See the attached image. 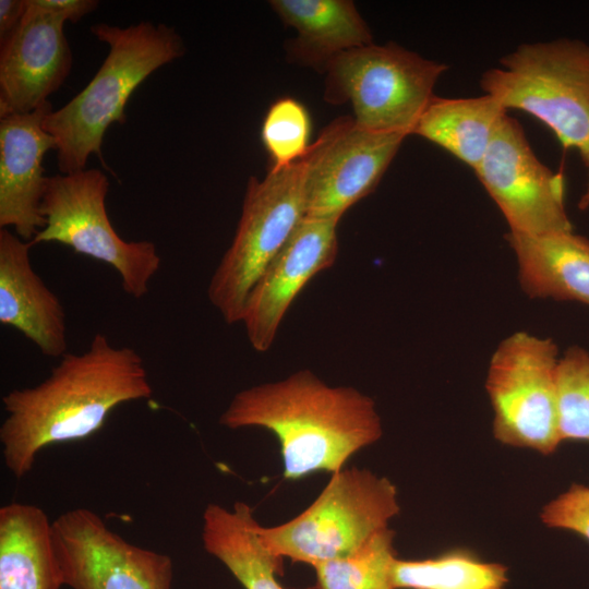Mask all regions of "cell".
Segmentation results:
<instances>
[{
  "instance_id": "obj_1",
  "label": "cell",
  "mask_w": 589,
  "mask_h": 589,
  "mask_svg": "<svg viewBox=\"0 0 589 589\" xmlns=\"http://www.w3.org/2000/svg\"><path fill=\"white\" fill-rule=\"evenodd\" d=\"M153 392L140 353L98 333L84 352L63 354L43 382L2 397L3 462L22 479L41 449L91 436L116 407L148 399Z\"/></svg>"
},
{
  "instance_id": "obj_2",
  "label": "cell",
  "mask_w": 589,
  "mask_h": 589,
  "mask_svg": "<svg viewBox=\"0 0 589 589\" xmlns=\"http://www.w3.org/2000/svg\"><path fill=\"white\" fill-rule=\"evenodd\" d=\"M229 429L263 428L279 441L287 480L341 470L382 437L374 400L349 386H329L310 370L238 392L219 418Z\"/></svg>"
},
{
  "instance_id": "obj_3",
  "label": "cell",
  "mask_w": 589,
  "mask_h": 589,
  "mask_svg": "<svg viewBox=\"0 0 589 589\" xmlns=\"http://www.w3.org/2000/svg\"><path fill=\"white\" fill-rule=\"evenodd\" d=\"M91 33L108 45L107 57L91 82L43 122L55 139L61 173L85 170L93 154L107 168L101 152L107 129L127 122L125 105L141 83L185 52L180 34L165 23L142 21L128 27L98 23Z\"/></svg>"
},
{
  "instance_id": "obj_4",
  "label": "cell",
  "mask_w": 589,
  "mask_h": 589,
  "mask_svg": "<svg viewBox=\"0 0 589 589\" xmlns=\"http://www.w3.org/2000/svg\"><path fill=\"white\" fill-rule=\"evenodd\" d=\"M484 72L481 88L507 111L544 123L564 148L589 152V46L575 39L524 44Z\"/></svg>"
},
{
  "instance_id": "obj_5",
  "label": "cell",
  "mask_w": 589,
  "mask_h": 589,
  "mask_svg": "<svg viewBox=\"0 0 589 589\" xmlns=\"http://www.w3.org/2000/svg\"><path fill=\"white\" fill-rule=\"evenodd\" d=\"M399 513L394 483L368 469L342 468L301 514L275 527H259L277 557L312 566L349 555Z\"/></svg>"
},
{
  "instance_id": "obj_6",
  "label": "cell",
  "mask_w": 589,
  "mask_h": 589,
  "mask_svg": "<svg viewBox=\"0 0 589 589\" xmlns=\"http://www.w3.org/2000/svg\"><path fill=\"white\" fill-rule=\"evenodd\" d=\"M446 70V64L395 43L370 44L327 64L324 98L335 105L350 103L362 129L410 135Z\"/></svg>"
},
{
  "instance_id": "obj_7",
  "label": "cell",
  "mask_w": 589,
  "mask_h": 589,
  "mask_svg": "<svg viewBox=\"0 0 589 589\" xmlns=\"http://www.w3.org/2000/svg\"><path fill=\"white\" fill-rule=\"evenodd\" d=\"M305 166L306 155L272 168L262 180L248 181L232 242L207 288L209 302L227 324L242 321L254 285L305 216Z\"/></svg>"
},
{
  "instance_id": "obj_8",
  "label": "cell",
  "mask_w": 589,
  "mask_h": 589,
  "mask_svg": "<svg viewBox=\"0 0 589 589\" xmlns=\"http://www.w3.org/2000/svg\"><path fill=\"white\" fill-rule=\"evenodd\" d=\"M108 190L107 176L96 168L47 177L40 203L46 224L31 242L62 243L110 265L120 275L124 292L141 299L161 257L154 242L127 241L118 235L106 211Z\"/></svg>"
},
{
  "instance_id": "obj_9",
  "label": "cell",
  "mask_w": 589,
  "mask_h": 589,
  "mask_svg": "<svg viewBox=\"0 0 589 589\" xmlns=\"http://www.w3.org/2000/svg\"><path fill=\"white\" fill-rule=\"evenodd\" d=\"M558 348L551 338L516 332L491 357L485 389L493 434L508 446L552 454L558 431Z\"/></svg>"
},
{
  "instance_id": "obj_10",
  "label": "cell",
  "mask_w": 589,
  "mask_h": 589,
  "mask_svg": "<svg viewBox=\"0 0 589 589\" xmlns=\"http://www.w3.org/2000/svg\"><path fill=\"white\" fill-rule=\"evenodd\" d=\"M474 172L509 231L531 236L573 231L564 176L538 159L517 120L504 117Z\"/></svg>"
},
{
  "instance_id": "obj_11",
  "label": "cell",
  "mask_w": 589,
  "mask_h": 589,
  "mask_svg": "<svg viewBox=\"0 0 589 589\" xmlns=\"http://www.w3.org/2000/svg\"><path fill=\"white\" fill-rule=\"evenodd\" d=\"M63 584L72 589H171L167 554L137 546L94 510L79 507L52 521Z\"/></svg>"
},
{
  "instance_id": "obj_12",
  "label": "cell",
  "mask_w": 589,
  "mask_h": 589,
  "mask_svg": "<svg viewBox=\"0 0 589 589\" xmlns=\"http://www.w3.org/2000/svg\"><path fill=\"white\" fill-rule=\"evenodd\" d=\"M407 136L362 129L352 117L335 119L306 154L305 215L340 220L376 188Z\"/></svg>"
},
{
  "instance_id": "obj_13",
  "label": "cell",
  "mask_w": 589,
  "mask_h": 589,
  "mask_svg": "<svg viewBox=\"0 0 589 589\" xmlns=\"http://www.w3.org/2000/svg\"><path fill=\"white\" fill-rule=\"evenodd\" d=\"M61 12L26 0L17 28L0 44V118L41 107L70 74L73 57Z\"/></svg>"
},
{
  "instance_id": "obj_14",
  "label": "cell",
  "mask_w": 589,
  "mask_h": 589,
  "mask_svg": "<svg viewBox=\"0 0 589 589\" xmlns=\"http://www.w3.org/2000/svg\"><path fill=\"white\" fill-rule=\"evenodd\" d=\"M339 220L304 216L254 285L242 316L252 348L267 351L304 286L329 268L338 254Z\"/></svg>"
},
{
  "instance_id": "obj_15",
  "label": "cell",
  "mask_w": 589,
  "mask_h": 589,
  "mask_svg": "<svg viewBox=\"0 0 589 589\" xmlns=\"http://www.w3.org/2000/svg\"><path fill=\"white\" fill-rule=\"evenodd\" d=\"M51 110L47 101L33 112L0 118V227L14 228L25 241L46 224L40 214L47 182L43 158L56 142L43 122Z\"/></svg>"
},
{
  "instance_id": "obj_16",
  "label": "cell",
  "mask_w": 589,
  "mask_h": 589,
  "mask_svg": "<svg viewBox=\"0 0 589 589\" xmlns=\"http://www.w3.org/2000/svg\"><path fill=\"white\" fill-rule=\"evenodd\" d=\"M31 241L0 229V323L31 340L44 356L68 351L63 305L31 263Z\"/></svg>"
},
{
  "instance_id": "obj_17",
  "label": "cell",
  "mask_w": 589,
  "mask_h": 589,
  "mask_svg": "<svg viewBox=\"0 0 589 589\" xmlns=\"http://www.w3.org/2000/svg\"><path fill=\"white\" fill-rule=\"evenodd\" d=\"M505 239L518 263L521 289L530 298H552L589 305V240L573 231Z\"/></svg>"
},
{
  "instance_id": "obj_18",
  "label": "cell",
  "mask_w": 589,
  "mask_h": 589,
  "mask_svg": "<svg viewBox=\"0 0 589 589\" xmlns=\"http://www.w3.org/2000/svg\"><path fill=\"white\" fill-rule=\"evenodd\" d=\"M285 25L297 31L288 48L293 62L324 72L338 55L373 44L364 20L350 0H272Z\"/></svg>"
},
{
  "instance_id": "obj_19",
  "label": "cell",
  "mask_w": 589,
  "mask_h": 589,
  "mask_svg": "<svg viewBox=\"0 0 589 589\" xmlns=\"http://www.w3.org/2000/svg\"><path fill=\"white\" fill-rule=\"evenodd\" d=\"M53 525L43 508L12 502L0 508V589H60Z\"/></svg>"
},
{
  "instance_id": "obj_20",
  "label": "cell",
  "mask_w": 589,
  "mask_h": 589,
  "mask_svg": "<svg viewBox=\"0 0 589 589\" xmlns=\"http://www.w3.org/2000/svg\"><path fill=\"white\" fill-rule=\"evenodd\" d=\"M253 509L237 502L232 509L208 504L203 513L202 542L244 589H283L277 581L283 560L263 543Z\"/></svg>"
},
{
  "instance_id": "obj_21",
  "label": "cell",
  "mask_w": 589,
  "mask_h": 589,
  "mask_svg": "<svg viewBox=\"0 0 589 589\" xmlns=\"http://www.w3.org/2000/svg\"><path fill=\"white\" fill-rule=\"evenodd\" d=\"M506 115L504 107L486 94L471 98L434 95L411 134L436 144L474 170Z\"/></svg>"
},
{
  "instance_id": "obj_22",
  "label": "cell",
  "mask_w": 589,
  "mask_h": 589,
  "mask_svg": "<svg viewBox=\"0 0 589 589\" xmlns=\"http://www.w3.org/2000/svg\"><path fill=\"white\" fill-rule=\"evenodd\" d=\"M507 581L506 566L465 550L424 560L396 558L393 565L395 589H504Z\"/></svg>"
},
{
  "instance_id": "obj_23",
  "label": "cell",
  "mask_w": 589,
  "mask_h": 589,
  "mask_svg": "<svg viewBox=\"0 0 589 589\" xmlns=\"http://www.w3.org/2000/svg\"><path fill=\"white\" fill-rule=\"evenodd\" d=\"M395 532L385 528L356 552L314 565L317 589H395Z\"/></svg>"
},
{
  "instance_id": "obj_24",
  "label": "cell",
  "mask_w": 589,
  "mask_h": 589,
  "mask_svg": "<svg viewBox=\"0 0 589 589\" xmlns=\"http://www.w3.org/2000/svg\"><path fill=\"white\" fill-rule=\"evenodd\" d=\"M557 389L561 441L589 442V353L581 347L560 358Z\"/></svg>"
},
{
  "instance_id": "obj_25",
  "label": "cell",
  "mask_w": 589,
  "mask_h": 589,
  "mask_svg": "<svg viewBox=\"0 0 589 589\" xmlns=\"http://www.w3.org/2000/svg\"><path fill=\"white\" fill-rule=\"evenodd\" d=\"M311 118L297 99L284 97L268 108L261 137L272 168H283L303 158L310 147Z\"/></svg>"
},
{
  "instance_id": "obj_26",
  "label": "cell",
  "mask_w": 589,
  "mask_h": 589,
  "mask_svg": "<svg viewBox=\"0 0 589 589\" xmlns=\"http://www.w3.org/2000/svg\"><path fill=\"white\" fill-rule=\"evenodd\" d=\"M540 518L549 528L574 532L589 542V486L573 484L543 506Z\"/></svg>"
},
{
  "instance_id": "obj_27",
  "label": "cell",
  "mask_w": 589,
  "mask_h": 589,
  "mask_svg": "<svg viewBox=\"0 0 589 589\" xmlns=\"http://www.w3.org/2000/svg\"><path fill=\"white\" fill-rule=\"evenodd\" d=\"M38 2L45 8L61 12L71 23H77L94 12L99 4L97 0H38Z\"/></svg>"
},
{
  "instance_id": "obj_28",
  "label": "cell",
  "mask_w": 589,
  "mask_h": 589,
  "mask_svg": "<svg viewBox=\"0 0 589 589\" xmlns=\"http://www.w3.org/2000/svg\"><path fill=\"white\" fill-rule=\"evenodd\" d=\"M26 11V0L0 1V44L19 26Z\"/></svg>"
},
{
  "instance_id": "obj_29",
  "label": "cell",
  "mask_w": 589,
  "mask_h": 589,
  "mask_svg": "<svg viewBox=\"0 0 589 589\" xmlns=\"http://www.w3.org/2000/svg\"><path fill=\"white\" fill-rule=\"evenodd\" d=\"M584 161L588 167V183H587L586 192L581 195V197L579 200V203H578V207L580 209H582V211H585V209H587L589 207V152L586 155V157L584 158Z\"/></svg>"
}]
</instances>
